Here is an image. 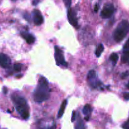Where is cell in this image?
<instances>
[{"mask_svg":"<svg viewBox=\"0 0 129 129\" xmlns=\"http://www.w3.org/2000/svg\"><path fill=\"white\" fill-rule=\"evenodd\" d=\"M49 87L48 81L44 77L39 79L37 86L34 92V100L36 102H42L49 98Z\"/></svg>","mask_w":129,"mask_h":129,"instance_id":"6da1fadb","label":"cell"},{"mask_svg":"<svg viewBox=\"0 0 129 129\" xmlns=\"http://www.w3.org/2000/svg\"><path fill=\"white\" fill-rule=\"evenodd\" d=\"M13 101L15 103V107L18 113L22 117V118L26 120L29 118L30 113H29V107L26 102V100L23 97L17 95L13 94L11 96Z\"/></svg>","mask_w":129,"mask_h":129,"instance_id":"7a4b0ae2","label":"cell"},{"mask_svg":"<svg viewBox=\"0 0 129 129\" xmlns=\"http://www.w3.org/2000/svg\"><path fill=\"white\" fill-rule=\"evenodd\" d=\"M129 32V22L126 20H122L118 24L113 32V39L117 42H121Z\"/></svg>","mask_w":129,"mask_h":129,"instance_id":"3957f363","label":"cell"},{"mask_svg":"<svg viewBox=\"0 0 129 129\" xmlns=\"http://www.w3.org/2000/svg\"><path fill=\"white\" fill-rule=\"evenodd\" d=\"M55 59L57 65H63L67 67L68 64L64 59L63 52L59 47L55 46Z\"/></svg>","mask_w":129,"mask_h":129,"instance_id":"277c9868","label":"cell"},{"mask_svg":"<svg viewBox=\"0 0 129 129\" xmlns=\"http://www.w3.org/2000/svg\"><path fill=\"white\" fill-rule=\"evenodd\" d=\"M115 11V8L112 4H107L104 6L103 8L101 11V16L103 18H109Z\"/></svg>","mask_w":129,"mask_h":129,"instance_id":"5b68a950","label":"cell"},{"mask_svg":"<svg viewBox=\"0 0 129 129\" xmlns=\"http://www.w3.org/2000/svg\"><path fill=\"white\" fill-rule=\"evenodd\" d=\"M87 78H88V80L89 82V85L91 86L93 88H96V87H98L99 85L100 82L98 80V78H97V75H96V71L93 70H90L88 73V76H87Z\"/></svg>","mask_w":129,"mask_h":129,"instance_id":"8992f818","label":"cell"},{"mask_svg":"<svg viewBox=\"0 0 129 129\" xmlns=\"http://www.w3.org/2000/svg\"><path fill=\"white\" fill-rule=\"evenodd\" d=\"M68 18L69 22L73 26H78V18H77L76 12L75 10H74V9L69 8L68 11Z\"/></svg>","mask_w":129,"mask_h":129,"instance_id":"52a82bcc","label":"cell"},{"mask_svg":"<svg viewBox=\"0 0 129 129\" xmlns=\"http://www.w3.org/2000/svg\"><path fill=\"white\" fill-rule=\"evenodd\" d=\"M122 61L123 63H129V38L127 39L123 49V54L122 56Z\"/></svg>","mask_w":129,"mask_h":129,"instance_id":"ba28073f","label":"cell"},{"mask_svg":"<svg viewBox=\"0 0 129 129\" xmlns=\"http://www.w3.org/2000/svg\"><path fill=\"white\" fill-rule=\"evenodd\" d=\"M11 64V59L6 54L0 53V66L3 68H8Z\"/></svg>","mask_w":129,"mask_h":129,"instance_id":"9c48e42d","label":"cell"},{"mask_svg":"<svg viewBox=\"0 0 129 129\" xmlns=\"http://www.w3.org/2000/svg\"><path fill=\"white\" fill-rule=\"evenodd\" d=\"M33 18L34 24L37 25H40L44 22V18L39 10H34L33 11Z\"/></svg>","mask_w":129,"mask_h":129,"instance_id":"30bf717a","label":"cell"},{"mask_svg":"<svg viewBox=\"0 0 129 129\" xmlns=\"http://www.w3.org/2000/svg\"><path fill=\"white\" fill-rule=\"evenodd\" d=\"M21 35L23 39H25L26 42L28 44H31L35 42V37L29 33L26 32H21Z\"/></svg>","mask_w":129,"mask_h":129,"instance_id":"8fae6325","label":"cell"},{"mask_svg":"<svg viewBox=\"0 0 129 129\" xmlns=\"http://www.w3.org/2000/svg\"><path fill=\"white\" fill-rule=\"evenodd\" d=\"M83 113L84 115H85V120L86 121H88L90 118L91 115L92 113V108L90 104H87L85 106L83 107Z\"/></svg>","mask_w":129,"mask_h":129,"instance_id":"7c38bea8","label":"cell"},{"mask_svg":"<svg viewBox=\"0 0 129 129\" xmlns=\"http://www.w3.org/2000/svg\"><path fill=\"white\" fill-rule=\"evenodd\" d=\"M67 104H68V101H67V100H64L62 103L61 106H60V108H59V112H58L57 117L59 118H61L63 114H64V111H65L66 108Z\"/></svg>","mask_w":129,"mask_h":129,"instance_id":"4fadbf2b","label":"cell"},{"mask_svg":"<svg viewBox=\"0 0 129 129\" xmlns=\"http://www.w3.org/2000/svg\"><path fill=\"white\" fill-rule=\"evenodd\" d=\"M75 129H85L84 122H83V120H82L80 116H78V121H77L76 124Z\"/></svg>","mask_w":129,"mask_h":129,"instance_id":"5bb4252c","label":"cell"},{"mask_svg":"<svg viewBox=\"0 0 129 129\" xmlns=\"http://www.w3.org/2000/svg\"><path fill=\"white\" fill-rule=\"evenodd\" d=\"M103 51H104V46L102 44H100L97 47L96 50V56L97 57H100L103 52Z\"/></svg>","mask_w":129,"mask_h":129,"instance_id":"9a60e30c","label":"cell"},{"mask_svg":"<svg viewBox=\"0 0 129 129\" xmlns=\"http://www.w3.org/2000/svg\"><path fill=\"white\" fill-rule=\"evenodd\" d=\"M110 59L112 61L113 64H115L118 59V55L117 53H112L110 56Z\"/></svg>","mask_w":129,"mask_h":129,"instance_id":"2e32d148","label":"cell"},{"mask_svg":"<svg viewBox=\"0 0 129 129\" xmlns=\"http://www.w3.org/2000/svg\"><path fill=\"white\" fill-rule=\"evenodd\" d=\"M14 70L16 72H20L21 70V64L20 63H16V64H14L13 66Z\"/></svg>","mask_w":129,"mask_h":129,"instance_id":"e0dca14e","label":"cell"},{"mask_svg":"<svg viewBox=\"0 0 129 129\" xmlns=\"http://www.w3.org/2000/svg\"><path fill=\"white\" fill-rule=\"evenodd\" d=\"M64 1V5H66L67 8H70L71 5V2L72 0H63Z\"/></svg>","mask_w":129,"mask_h":129,"instance_id":"ac0fdd59","label":"cell"},{"mask_svg":"<svg viewBox=\"0 0 129 129\" xmlns=\"http://www.w3.org/2000/svg\"><path fill=\"white\" fill-rule=\"evenodd\" d=\"M122 127H123V129H129V118L126 122H125L123 124Z\"/></svg>","mask_w":129,"mask_h":129,"instance_id":"d6986e66","label":"cell"},{"mask_svg":"<svg viewBox=\"0 0 129 129\" xmlns=\"http://www.w3.org/2000/svg\"><path fill=\"white\" fill-rule=\"evenodd\" d=\"M128 76H129V70H127V71H126V72H125L124 73H122V78H127V77H128Z\"/></svg>","mask_w":129,"mask_h":129,"instance_id":"ffe728a7","label":"cell"},{"mask_svg":"<svg viewBox=\"0 0 129 129\" xmlns=\"http://www.w3.org/2000/svg\"><path fill=\"white\" fill-rule=\"evenodd\" d=\"M123 97L126 101H129V92H125L123 93Z\"/></svg>","mask_w":129,"mask_h":129,"instance_id":"44dd1931","label":"cell"},{"mask_svg":"<svg viewBox=\"0 0 129 129\" xmlns=\"http://www.w3.org/2000/svg\"><path fill=\"white\" fill-rule=\"evenodd\" d=\"M75 120H76V112H75V111H73V115H72L71 121L73 122V121H74Z\"/></svg>","mask_w":129,"mask_h":129,"instance_id":"7402d4cb","label":"cell"},{"mask_svg":"<svg viewBox=\"0 0 129 129\" xmlns=\"http://www.w3.org/2000/svg\"><path fill=\"white\" fill-rule=\"evenodd\" d=\"M3 93L5 94H6L8 92V90H7V88L5 87H3Z\"/></svg>","mask_w":129,"mask_h":129,"instance_id":"603a6c76","label":"cell"},{"mask_svg":"<svg viewBox=\"0 0 129 129\" xmlns=\"http://www.w3.org/2000/svg\"><path fill=\"white\" fill-rule=\"evenodd\" d=\"M98 5H96L95 6V7H94V11H96V12L97 11H98Z\"/></svg>","mask_w":129,"mask_h":129,"instance_id":"cb8c5ba5","label":"cell"},{"mask_svg":"<svg viewBox=\"0 0 129 129\" xmlns=\"http://www.w3.org/2000/svg\"><path fill=\"white\" fill-rule=\"evenodd\" d=\"M55 127H56V126H55V125H53L52 126H51V127H50L49 129H55Z\"/></svg>","mask_w":129,"mask_h":129,"instance_id":"d4e9b609","label":"cell"},{"mask_svg":"<svg viewBox=\"0 0 129 129\" xmlns=\"http://www.w3.org/2000/svg\"><path fill=\"white\" fill-rule=\"evenodd\" d=\"M127 87L128 89H129V82H128V83H127Z\"/></svg>","mask_w":129,"mask_h":129,"instance_id":"484cf974","label":"cell"}]
</instances>
